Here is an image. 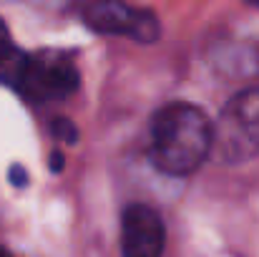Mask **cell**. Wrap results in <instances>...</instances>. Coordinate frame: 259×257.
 Returning a JSON list of instances; mask_svg holds the SVG:
<instances>
[{"label": "cell", "mask_w": 259, "mask_h": 257, "mask_svg": "<svg viewBox=\"0 0 259 257\" xmlns=\"http://www.w3.org/2000/svg\"><path fill=\"white\" fill-rule=\"evenodd\" d=\"M25 61H28V53H23L20 48H15L13 43H8L0 51V84L15 88L23 68H25Z\"/></svg>", "instance_id": "8992f818"}, {"label": "cell", "mask_w": 259, "mask_h": 257, "mask_svg": "<svg viewBox=\"0 0 259 257\" xmlns=\"http://www.w3.org/2000/svg\"><path fill=\"white\" fill-rule=\"evenodd\" d=\"M8 43H10V41H8V28H5V23L0 20V51H3Z\"/></svg>", "instance_id": "30bf717a"}, {"label": "cell", "mask_w": 259, "mask_h": 257, "mask_svg": "<svg viewBox=\"0 0 259 257\" xmlns=\"http://www.w3.org/2000/svg\"><path fill=\"white\" fill-rule=\"evenodd\" d=\"M78 88V71L71 61L56 56H28L15 91L28 101H58Z\"/></svg>", "instance_id": "3957f363"}, {"label": "cell", "mask_w": 259, "mask_h": 257, "mask_svg": "<svg viewBox=\"0 0 259 257\" xmlns=\"http://www.w3.org/2000/svg\"><path fill=\"white\" fill-rule=\"evenodd\" d=\"M0 257H13V255H10V252H8L5 247H0Z\"/></svg>", "instance_id": "8fae6325"}, {"label": "cell", "mask_w": 259, "mask_h": 257, "mask_svg": "<svg viewBox=\"0 0 259 257\" xmlns=\"http://www.w3.org/2000/svg\"><path fill=\"white\" fill-rule=\"evenodd\" d=\"M123 257H161L166 245L164 222L149 204H131L123 212L121 225Z\"/></svg>", "instance_id": "277c9868"}, {"label": "cell", "mask_w": 259, "mask_h": 257, "mask_svg": "<svg viewBox=\"0 0 259 257\" xmlns=\"http://www.w3.org/2000/svg\"><path fill=\"white\" fill-rule=\"evenodd\" d=\"M141 10L131 8L123 0H88L83 8V20L91 30L106 35H131L136 33Z\"/></svg>", "instance_id": "5b68a950"}, {"label": "cell", "mask_w": 259, "mask_h": 257, "mask_svg": "<svg viewBox=\"0 0 259 257\" xmlns=\"http://www.w3.org/2000/svg\"><path fill=\"white\" fill-rule=\"evenodd\" d=\"M244 3H249V5H254V8H259V0H244Z\"/></svg>", "instance_id": "7c38bea8"}, {"label": "cell", "mask_w": 259, "mask_h": 257, "mask_svg": "<svg viewBox=\"0 0 259 257\" xmlns=\"http://www.w3.org/2000/svg\"><path fill=\"white\" fill-rule=\"evenodd\" d=\"M51 134H53V139H58V141H63V144H76V141H78V126H76L71 119H66V116L53 119Z\"/></svg>", "instance_id": "52a82bcc"}, {"label": "cell", "mask_w": 259, "mask_h": 257, "mask_svg": "<svg viewBox=\"0 0 259 257\" xmlns=\"http://www.w3.org/2000/svg\"><path fill=\"white\" fill-rule=\"evenodd\" d=\"M211 154L224 164H242L259 154V88L227 101L211 126Z\"/></svg>", "instance_id": "7a4b0ae2"}, {"label": "cell", "mask_w": 259, "mask_h": 257, "mask_svg": "<svg viewBox=\"0 0 259 257\" xmlns=\"http://www.w3.org/2000/svg\"><path fill=\"white\" fill-rule=\"evenodd\" d=\"M209 154L211 121L199 106L174 101L151 116L149 157L159 171L169 176H186L199 169Z\"/></svg>", "instance_id": "6da1fadb"}, {"label": "cell", "mask_w": 259, "mask_h": 257, "mask_svg": "<svg viewBox=\"0 0 259 257\" xmlns=\"http://www.w3.org/2000/svg\"><path fill=\"white\" fill-rule=\"evenodd\" d=\"M48 167H51V171H63V154L61 152H53L51 154V162H48Z\"/></svg>", "instance_id": "9c48e42d"}, {"label": "cell", "mask_w": 259, "mask_h": 257, "mask_svg": "<svg viewBox=\"0 0 259 257\" xmlns=\"http://www.w3.org/2000/svg\"><path fill=\"white\" fill-rule=\"evenodd\" d=\"M10 184L13 187H25L28 184V171L23 169L20 164H13L10 167Z\"/></svg>", "instance_id": "ba28073f"}]
</instances>
